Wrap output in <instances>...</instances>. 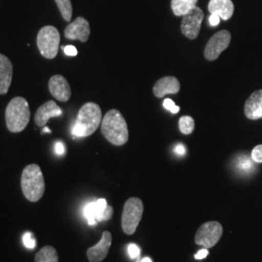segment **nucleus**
Wrapping results in <instances>:
<instances>
[{"label":"nucleus","mask_w":262,"mask_h":262,"mask_svg":"<svg viewBox=\"0 0 262 262\" xmlns=\"http://www.w3.org/2000/svg\"><path fill=\"white\" fill-rule=\"evenodd\" d=\"M101 122L102 113L100 107L94 102L85 103L79 110L71 132L74 137L91 136L97 130Z\"/></svg>","instance_id":"1"},{"label":"nucleus","mask_w":262,"mask_h":262,"mask_svg":"<svg viewBox=\"0 0 262 262\" xmlns=\"http://www.w3.org/2000/svg\"><path fill=\"white\" fill-rule=\"evenodd\" d=\"M104 137L115 146H122L128 141V128L122 113L116 109L106 113L101 122Z\"/></svg>","instance_id":"2"},{"label":"nucleus","mask_w":262,"mask_h":262,"mask_svg":"<svg viewBox=\"0 0 262 262\" xmlns=\"http://www.w3.org/2000/svg\"><path fill=\"white\" fill-rule=\"evenodd\" d=\"M24 195L31 202H37L45 192V180L37 164H29L24 169L20 178Z\"/></svg>","instance_id":"3"},{"label":"nucleus","mask_w":262,"mask_h":262,"mask_svg":"<svg viewBox=\"0 0 262 262\" xmlns=\"http://www.w3.org/2000/svg\"><path fill=\"white\" fill-rule=\"evenodd\" d=\"M5 119L7 128L11 132L18 133L24 130L30 120V110L28 101L19 96L13 98L7 105Z\"/></svg>","instance_id":"4"},{"label":"nucleus","mask_w":262,"mask_h":262,"mask_svg":"<svg viewBox=\"0 0 262 262\" xmlns=\"http://www.w3.org/2000/svg\"><path fill=\"white\" fill-rule=\"evenodd\" d=\"M143 212L144 205L140 198L131 197L125 202L122 215V230L125 234L135 233L136 228L140 224Z\"/></svg>","instance_id":"5"},{"label":"nucleus","mask_w":262,"mask_h":262,"mask_svg":"<svg viewBox=\"0 0 262 262\" xmlns=\"http://www.w3.org/2000/svg\"><path fill=\"white\" fill-rule=\"evenodd\" d=\"M60 35L55 27L46 26L38 32L37 46L40 54L48 59H53L57 56L59 49Z\"/></svg>","instance_id":"6"},{"label":"nucleus","mask_w":262,"mask_h":262,"mask_svg":"<svg viewBox=\"0 0 262 262\" xmlns=\"http://www.w3.org/2000/svg\"><path fill=\"white\" fill-rule=\"evenodd\" d=\"M223 231V225L219 222L205 223L197 230L195 243L206 249H210L220 241Z\"/></svg>","instance_id":"7"},{"label":"nucleus","mask_w":262,"mask_h":262,"mask_svg":"<svg viewBox=\"0 0 262 262\" xmlns=\"http://www.w3.org/2000/svg\"><path fill=\"white\" fill-rule=\"evenodd\" d=\"M230 41L231 34L229 31L221 30L215 33L208 41L204 50V56L207 60L213 61L219 58L222 53L228 48Z\"/></svg>","instance_id":"8"},{"label":"nucleus","mask_w":262,"mask_h":262,"mask_svg":"<svg viewBox=\"0 0 262 262\" xmlns=\"http://www.w3.org/2000/svg\"><path fill=\"white\" fill-rule=\"evenodd\" d=\"M204 18V13L199 7L195 6L185 16L181 24V30L186 37L193 40L198 37L201 29V24Z\"/></svg>","instance_id":"9"},{"label":"nucleus","mask_w":262,"mask_h":262,"mask_svg":"<svg viewBox=\"0 0 262 262\" xmlns=\"http://www.w3.org/2000/svg\"><path fill=\"white\" fill-rule=\"evenodd\" d=\"M91 34L90 24L83 17H78L77 19L69 24L66 28L64 35L70 40H79L81 42H86Z\"/></svg>","instance_id":"10"},{"label":"nucleus","mask_w":262,"mask_h":262,"mask_svg":"<svg viewBox=\"0 0 262 262\" xmlns=\"http://www.w3.org/2000/svg\"><path fill=\"white\" fill-rule=\"evenodd\" d=\"M51 94L60 102H66L71 97V89L63 76H53L49 81Z\"/></svg>","instance_id":"11"},{"label":"nucleus","mask_w":262,"mask_h":262,"mask_svg":"<svg viewBox=\"0 0 262 262\" xmlns=\"http://www.w3.org/2000/svg\"><path fill=\"white\" fill-rule=\"evenodd\" d=\"M112 244V234L109 231H104L99 243L90 248L86 252L90 262H100L107 256Z\"/></svg>","instance_id":"12"},{"label":"nucleus","mask_w":262,"mask_h":262,"mask_svg":"<svg viewBox=\"0 0 262 262\" xmlns=\"http://www.w3.org/2000/svg\"><path fill=\"white\" fill-rule=\"evenodd\" d=\"M181 89V84L178 79L173 76H166L161 79L154 85L152 92L156 97L162 98L168 94H178Z\"/></svg>","instance_id":"13"},{"label":"nucleus","mask_w":262,"mask_h":262,"mask_svg":"<svg viewBox=\"0 0 262 262\" xmlns=\"http://www.w3.org/2000/svg\"><path fill=\"white\" fill-rule=\"evenodd\" d=\"M107 206V201L103 198L88 203L84 207V215L89 225H95L99 222H103L104 212Z\"/></svg>","instance_id":"14"},{"label":"nucleus","mask_w":262,"mask_h":262,"mask_svg":"<svg viewBox=\"0 0 262 262\" xmlns=\"http://www.w3.org/2000/svg\"><path fill=\"white\" fill-rule=\"evenodd\" d=\"M244 112L249 120L255 121L262 119V90H258L250 95L245 103Z\"/></svg>","instance_id":"15"},{"label":"nucleus","mask_w":262,"mask_h":262,"mask_svg":"<svg viewBox=\"0 0 262 262\" xmlns=\"http://www.w3.org/2000/svg\"><path fill=\"white\" fill-rule=\"evenodd\" d=\"M61 115L62 110L58 107V105H56V102L53 100H49L38 108L34 121L38 126H44L50 118L59 117Z\"/></svg>","instance_id":"16"},{"label":"nucleus","mask_w":262,"mask_h":262,"mask_svg":"<svg viewBox=\"0 0 262 262\" xmlns=\"http://www.w3.org/2000/svg\"><path fill=\"white\" fill-rule=\"evenodd\" d=\"M208 10L211 14H216L225 20L231 19L234 13V4L232 0H210Z\"/></svg>","instance_id":"17"},{"label":"nucleus","mask_w":262,"mask_h":262,"mask_svg":"<svg viewBox=\"0 0 262 262\" xmlns=\"http://www.w3.org/2000/svg\"><path fill=\"white\" fill-rule=\"evenodd\" d=\"M13 79V66L7 56L0 54V94H6L9 91Z\"/></svg>","instance_id":"18"},{"label":"nucleus","mask_w":262,"mask_h":262,"mask_svg":"<svg viewBox=\"0 0 262 262\" xmlns=\"http://www.w3.org/2000/svg\"><path fill=\"white\" fill-rule=\"evenodd\" d=\"M198 0H172L171 8L175 16L183 17L196 6Z\"/></svg>","instance_id":"19"},{"label":"nucleus","mask_w":262,"mask_h":262,"mask_svg":"<svg viewBox=\"0 0 262 262\" xmlns=\"http://www.w3.org/2000/svg\"><path fill=\"white\" fill-rule=\"evenodd\" d=\"M35 262H58L56 249L51 246L42 248L35 256Z\"/></svg>","instance_id":"20"},{"label":"nucleus","mask_w":262,"mask_h":262,"mask_svg":"<svg viewBox=\"0 0 262 262\" xmlns=\"http://www.w3.org/2000/svg\"><path fill=\"white\" fill-rule=\"evenodd\" d=\"M55 1H56V5L60 11L64 20L70 21L72 19V14H73L71 0H55Z\"/></svg>","instance_id":"21"},{"label":"nucleus","mask_w":262,"mask_h":262,"mask_svg":"<svg viewBox=\"0 0 262 262\" xmlns=\"http://www.w3.org/2000/svg\"><path fill=\"white\" fill-rule=\"evenodd\" d=\"M194 120L189 116H184L179 120V128L183 134L188 135L194 130Z\"/></svg>","instance_id":"22"},{"label":"nucleus","mask_w":262,"mask_h":262,"mask_svg":"<svg viewBox=\"0 0 262 262\" xmlns=\"http://www.w3.org/2000/svg\"><path fill=\"white\" fill-rule=\"evenodd\" d=\"M23 243L28 250H33L36 247V240L31 232H26L23 236Z\"/></svg>","instance_id":"23"},{"label":"nucleus","mask_w":262,"mask_h":262,"mask_svg":"<svg viewBox=\"0 0 262 262\" xmlns=\"http://www.w3.org/2000/svg\"><path fill=\"white\" fill-rule=\"evenodd\" d=\"M252 159L254 162L262 163V145H257L252 150Z\"/></svg>","instance_id":"24"},{"label":"nucleus","mask_w":262,"mask_h":262,"mask_svg":"<svg viewBox=\"0 0 262 262\" xmlns=\"http://www.w3.org/2000/svg\"><path fill=\"white\" fill-rule=\"evenodd\" d=\"M163 107H164L166 110H168V111L172 113V114H177V113L180 111V107H178L177 105H175L174 101L171 100V99H169V98L165 99V100L163 101Z\"/></svg>","instance_id":"25"},{"label":"nucleus","mask_w":262,"mask_h":262,"mask_svg":"<svg viewBox=\"0 0 262 262\" xmlns=\"http://www.w3.org/2000/svg\"><path fill=\"white\" fill-rule=\"evenodd\" d=\"M127 252H128V254H129V256H130L131 258H136V257L139 256L141 251L140 249H139V247H138L137 245L130 244V245L128 246V248H127Z\"/></svg>","instance_id":"26"},{"label":"nucleus","mask_w":262,"mask_h":262,"mask_svg":"<svg viewBox=\"0 0 262 262\" xmlns=\"http://www.w3.org/2000/svg\"><path fill=\"white\" fill-rule=\"evenodd\" d=\"M55 152L57 156H63L66 152V147L62 142H56L55 145Z\"/></svg>","instance_id":"27"},{"label":"nucleus","mask_w":262,"mask_h":262,"mask_svg":"<svg viewBox=\"0 0 262 262\" xmlns=\"http://www.w3.org/2000/svg\"><path fill=\"white\" fill-rule=\"evenodd\" d=\"M63 51H64L66 56H75L78 55L77 49L74 46H71V45H68V46L63 48Z\"/></svg>","instance_id":"28"},{"label":"nucleus","mask_w":262,"mask_h":262,"mask_svg":"<svg viewBox=\"0 0 262 262\" xmlns=\"http://www.w3.org/2000/svg\"><path fill=\"white\" fill-rule=\"evenodd\" d=\"M209 23H210V25H211L212 27H216V26H219L220 23H221V18H220V16H217L216 14H211V16H210V18H209Z\"/></svg>","instance_id":"29"},{"label":"nucleus","mask_w":262,"mask_h":262,"mask_svg":"<svg viewBox=\"0 0 262 262\" xmlns=\"http://www.w3.org/2000/svg\"><path fill=\"white\" fill-rule=\"evenodd\" d=\"M113 213H114V210H113L112 207L108 205L107 208L105 209V212H104L103 222L109 221L112 217Z\"/></svg>","instance_id":"30"},{"label":"nucleus","mask_w":262,"mask_h":262,"mask_svg":"<svg viewBox=\"0 0 262 262\" xmlns=\"http://www.w3.org/2000/svg\"><path fill=\"white\" fill-rule=\"evenodd\" d=\"M208 254H209L208 250H207L206 248H204V249L198 251L196 254L194 255V257H195V259H203V258H205V257L208 256Z\"/></svg>","instance_id":"31"},{"label":"nucleus","mask_w":262,"mask_h":262,"mask_svg":"<svg viewBox=\"0 0 262 262\" xmlns=\"http://www.w3.org/2000/svg\"><path fill=\"white\" fill-rule=\"evenodd\" d=\"M174 151H175L177 155H179V156H183V155L186 154V148H185L184 145L180 144V145H177V146L175 147Z\"/></svg>","instance_id":"32"},{"label":"nucleus","mask_w":262,"mask_h":262,"mask_svg":"<svg viewBox=\"0 0 262 262\" xmlns=\"http://www.w3.org/2000/svg\"><path fill=\"white\" fill-rule=\"evenodd\" d=\"M141 262H151V259H150V257H144Z\"/></svg>","instance_id":"33"},{"label":"nucleus","mask_w":262,"mask_h":262,"mask_svg":"<svg viewBox=\"0 0 262 262\" xmlns=\"http://www.w3.org/2000/svg\"><path fill=\"white\" fill-rule=\"evenodd\" d=\"M43 132H48V133H50L51 132V130L48 128V127H45L44 129H43Z\"/></svg>","instance_id":"34"}]
</instances>
